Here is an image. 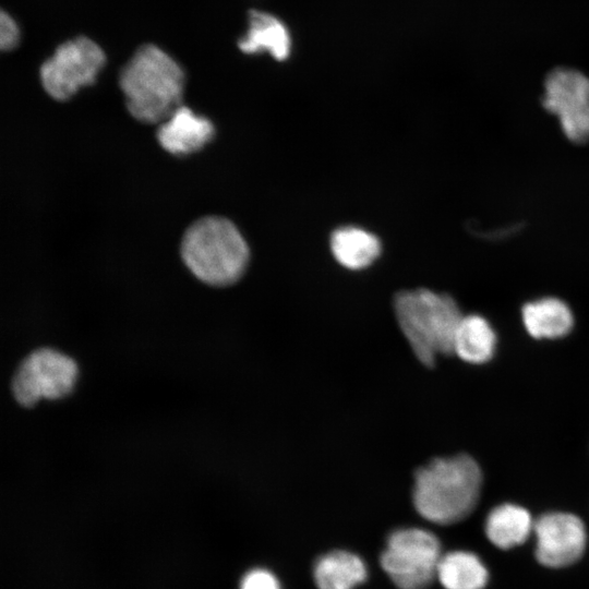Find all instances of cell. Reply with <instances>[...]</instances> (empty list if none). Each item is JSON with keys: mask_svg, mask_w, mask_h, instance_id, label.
<instances>
[{"mask_svg": "<svg viewBox=\"0 0 589 589\" xmlns=\"http://www.w3.org/2000/svg\"><path fill=\"white\" fill-rule=\"evenodd\" d=\"M436 577L445 589H483L489 575L476 554L453 551L442 555Z\"/></svg>", "mask_w": 589, "mask_h": 589, "instance_id": "cell-17", "label": "cell"}, {"mask_svg": "<svg viewBox=\"0 0 589 589\" xmlns=\"http://www.w3.org/2000/svg\"><path fill=\"white\" fill-rule=\"evenodd\" d=\"M313 575L318 589H353L365 580L368 570L359 555L336 550L316 561Z\"/></svg>", "mask_w": 589, "mask_h": 589, "instance_id": "cell-13", "label": "cell"}, {"mask_svg": "<svg viewBox=\"0 0 589 589\" xmlns=\"http://www.w3.org/2000/svg\"><path fill=\"white\" fill-rule=\"evenodd\" d=\"M213 135V123L182 105L163 121L157 130L159 144L173 155L197 152L211 141Z\"/></svg>", "mask_w": 589, "mask_h": 589, "instance_id": "cell-10", "label": "cell"}, {"mask_svg": "<svg viewBox=\"0 0 589 589\" xmlns=\"http://www.w3.org/2000/svg\"><path fill=\"white\" fill-rule=\"evenodd\" d=\"M496 335L490 323L480 315H464L454 337L453 353L461 360L480 364L494 354Z\"/></svg>", "mask_w": 589, "mask_h": 589, "instance_id": "cell-16", "label": "cell"}, {"mask_svg": "<svg viewBox=\"0 0 589 589\" xmlns=\"http://www.w3.org/2000/svg\"><path fill=\"white\" fill-rule=\"evenodd\" d=\"M482 472L469 455L435 458L417 469L412 490L416 510L437 525H453L476 508Z\"/></svg>", "mask_w": 589, "mask_h": 589, "instance_id": "cell-1", "label": "cell"}, {"mask_svg": "<svg viewBox=\"0 0 589 589\" xmlns=\"http://www.w3.org/2000/svg\"><path fill=\"white\" fill-rule=\"evenodd\" d=\"M119 84L135 119L160 124L181 106L184 74L169 55L147 44L123 67Z\"/></svg>", "mask_w": 589, "mask_h": 589, "instance_id": "cell-2", "label": "cell"}, {"mask_svg": "<svg viewBox=\"0 0 589 589\" xmlns=\"http://www.w3.org/2000/svg\"><path fill=\"white\" fill-rule=\"evenodd\" d=\"M441 557V544L434 533L409 527L388 536L380 562L399 589H425L436 577Z\"/></svg>", "mask_w": 589, "mask_h": 589, "instance_id": "cell-5", "label": "cell"}, {"mask_svg": "<svg viewBox=\"0 0 589 589\" xmlns=\"http://www.w3.org/2000/svg\"><path fill=\"white\" fill-rule=\"evenodd\" d=\"M542 106L570 142L589 141V76L572 68L553 69L544 80Z\"/></svg>", "mask_w": 589, "mask_h": 589, "instance_id": "cell-8", "label": "cell"}, {"mask_svg": "<svg viewBox=\"0 0 589 589\" xmlns=\"http://www.w3.org/2000/svg\"><path fill=\"white\" fill-rule=\"evenodd\" d=\"M521 314L526 330L538 339L566 336L574 326L569 306L557 298L548 297L528 302Z\"/></svg>", "mask_w": 589, "mask_h": 589, "instance_id": "cell-12", "label": "cell"}, {"mask_svg": "<svg viewBox=\"0 0 589 589\" xmlns=\"http://www.w3.org/2000/svg\"><path fill=\"white\" fill-rule=\"evenodd\" d=\"M536 557L548 567H565L575 563L586 548V529L573 514L548 513L533 524Z\"/></svg>", "mask_w": 589, "mask_h": 589, "instance_id": "cell-9", "label": "cell"}, {"mask_svg": "<svg viewBox=\"0 0 589 589\" xmlns=\"http://www.w3.org/2000/svg\"><path fill=\"white\" fill-rule=\"evenodd\" d=\"M105 53L92 39L80 36L61 44L39 71L45 91L57 100L91 85L105 63Z\"/></svg>", "mask_w": 589, "mask_h": 589, "instance_id": "cell-7", "label": "cell"}, {"mask_svg": "<svg viewBox=\"0 0 589 589\" xmlns=\"http://www.w3.org/2000/svg\"><path fill=\"white\" fill-rule=\"evenodd\" d=\"M238 47L249 55L267 51L275 60L284 61L290 55L291 38L286 25L275 15L251 10L248 32Z\"/></svg>", "mask_w": 589, "mask_h": 589, "instance_id": "cell-11", "label": "cell"}, {"mask_svg": "<svg viewBox=\"0 0 589 589\" xmlns=\"http://www.w3.org/2000/svg\"><path fill=\"white\" fill-rule=\"evenodd\" d=\"M77 373L71 357L53 348H38L17 365L11 381L12 395L24 407L40 399H60L72 392Z\"/></svg>", "mask_w": 589, "mask_h": 589, "instance_id": "cell-6", "label": "cell"}, {"mask_svg": "<svg viewBox=\"0 0 589 589\" xmlns=\"http://www.w3.org/2000/svg\"><path fill=\"white\" fill-rule=\"evenodd\" d=\"M529 512L515 504L493 508L485 519L488 539L497 548L510 549L525 542L533 530Z\"/></svg>", "mask_w": 589, "mask_h": 589, "instance_id": "cell-15", "label": "cell"}, {"mask_svg": "<svg viewBox=\"0 0 589 589\" xmlns=\"http://www.w3.org/2000/svg\"><path fill=\"white\" fill-rule=\"evenodd\" d=\"M381 242L373 233L359 227H341L330 237V250L346 268L361 269L371 265L381 253Z\"/></svg>", "mask_w": 589, "mask_h": 589, "instance_id": "cell-14", "label": "cell"}, {"mask_svg": "<svg viewBox=\"0 0 589 589\" xmlns=\"http://www.w3.org/2000/svg\"><path fill=\"white\" fill-rule=\"evenodd\" d=\"M19 41V27L15 21L4 11L0 14V47L11 50Z\"/></svg>", "mask_w": 589, "mask_h": 589, "instance_id": "cell-19", "label": "cell"}, {"mask_svg": "<svg viewBox=\"0 0 589 589\" xmlns=\"http://www.w3.org/2000/svg\"><path fill=\"white\" fill-rule=\"evenodd\" d=\"M394 310L421 363L432 366L438 356L453 353L455 333L464 315L449 294L426 288L402 290L395 296Z\"/></svg>", "mask_w": 589, "mask_h": 589, "instance_id": "cell-3", "label": "cell"}, {"mask_svg": "<svg viewBox=\"0 0 589 589\" xmlns=\"http://www.w3.org/2000/svg\"><path fill=\"white\" fill-rule=\"evenodd\" d=\"M239 589H281L278 578L268 569L256 567L240 579Z\"/></svg>", "mask_w": 589, "mask_h": 589, "instance_id": "cell-18", "label": "cell"}, {"mask_svg": "<svg viewBox=\"0 0 589 589\" xmlns=\"http://www.w3.org/2000/svg\"><path fill=\"white\" fill-rule=\"evenodd\" d=\"M181 257L202 283L226 287L237 283L249 263V247L227 218L206 216L194 221L181 241Z\"/></svg>", "mask_w": 589, "mask_h": 589, "instance_id": "cell-4", "label": "cell"}]
</instances>
